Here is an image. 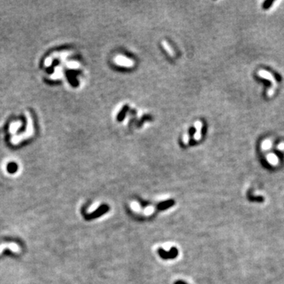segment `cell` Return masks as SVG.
<instances>
[{
  "label": "cell",
  "instance_id": "cell-1",
  "mask_svg": "<svg viewBox=\"0 0 284 284\" xmlns=\"http://www.w3.org/2000/svg\"><path fill=\"white\" fill-rule=\"evenodd\" d=\"M26 117H27V130L26 132H24V134H20L18 136H15L14 138H12L11 140V143L14 145H17V144L20 143L23 140H26L27 138H31L33 136L34 134V128H33V122H32V118L31 117L30 114L28 112H26Z\"/></svg>",
  "mask_w": 284,
  "mask_h": 284
},
{
  "label": "cell",
  "instance_id": "cell-2",
  "mask_svg": "<svg viewBox=\"0 0 284 284\" xmlns=\"http://www.w3.org/2000/svg\"><path fill=\"white\" fill-rule=\"evenodd\" d=\"M109 210H110L109 205H100L99 208H97L96 210L94 211V212H92V213L85 214V215H84V218H85L86 220H92V219H97V218L102 216L104 214H105L108 212H109Z\"/></svg>",
  "mask_w": 284,
  "mask_h": 284
},
{
  "label": "cell",
  "instance_id": "cell-3",
  "mask_svg": "<svg viewBox=\"0 0 284 284\" xmlns=\"http://www.w3.org/2000/svg\"><path fill=\"white\" fill-rule=\"evenodd\" d=\"M158 254L163 260H172L178 256V249L175 247H172L169 251H166L162 248H159L158 249Z\"/></svg>",
  "mask_w": 284,
  "mask_h": 284
},
{
  "label": "cell",
  "instance_id": "cell-4",
  "mask_svg": "<svg viewBox=\"0 0 284 284\" xmlns=\"http://www.w3.org/2000/svg\"><path fill=\"white\" fill-rule=\"evenodd\" d=\"M115 62L116 65L125 67H131L134 65V62L123 55H117L115 58Z\"/></svg>",
  "mask_w": 284,
  "mask_h": 284
},
{
  "label": "cell",
  "instance_id": "cell-5",
  "mask_svg": "<svg viewBox=\"0 0 284 284\" xmlns=\"http://www.w3.org/2000/svg\"><path fill=\"white\" fill-rule=\"evenodd\" d=\"M5 249H11L12 252H16V253H18V252H21V249L19 245H18L15 242H10V243H3L2 245H0V254L2 253L3 252V250Z\"/></svg>",
  "mask_w": 284,
  "mask_h": 284
},
{
  "label": "cell",
  "instance_id": "cell-6",
  "mask_svg": "<svg viewBox=\"0 0 284 284\" xmlns=\"http://www.w3.org/2000/svg\"><path fill=\"white\" fill-rule=\"evenodd\" d=\"M175 204V202L174 200H167V201H163V202L159 203L157 205V208H159V210H167V208L174 206Z\"/></svg>",
  "mask_w": 284,
  "mask_h": 284
},
{
  "label": "cell",
  "instance_id": "cell-7",
  "mask_svg": "<svg viewBox=\"0 0 284 284\" xmlns=\"http://www.w3.org/2000/svg\"><path fill=\"white\" fill-rule=\"evenodd\" d=\"M195 128L197 129V133H195V134H194V138H195V140L198 141L201 137V129L202 128V122H200V121L195 122Z\"/></svg>",
  "mask_w": 284,
  "mask_h": 284
},
{
  "label": "cell",
  "instance_id": "cell-8",
  "mask_svg": "<svg viewBox=\"0 0 284 284\" xmlns=\"http://www.w3.org/2000/svg\"><path fill=\"white\" fill-rule=\"evenodd\" d=\"M21 125H22V122H19V121L11 122V125H10V132H11V134H15L17 130L21 126Z\"/></svg>",
  "mask_w": 284,
  "mask_h": 284
},
{
  "label": "cell",
  "instance_id": "cell-9",
  "mask_svg": "<svg viewBox=\"0 0 284 284\" xmlns=\"http://www.w3.org/2000/svg\"><path fill=\"white\" fill-rule=\"evenodd\" d=\"M162 46H163V48H164V49L166 50L167 52V53L169 54L170 55H171V56H174L175 53H174L173 49H172V48H171V47L170 46V44H168V43L167 42V41H165V40L162 41Z\"/></svg>",
  "mask_w": 284,
  "mask_h": 284
},
{
  "label": "cell",
  "instance_id": "cell-10",
  "mask_svg": "<svg viewBox=\"0 0 284 284\" xmlns=\"http://www.w3.org/2000/svg\"><path fill=\"white\" fill-rule=\"evenodd\" d=\"M68 66L70 67V68H73V69H75V68H78L79 66V64L76 62H71L68 64Z\"/></svg>",
  "mask_w": 284,
  "mask_h": 284
},
{
  "label": "cell",
  "instance_id": "cell-11",
  "mask_svg": "<svg viewBox=\"0 0 284 284\" xmlns=\"http://www.w3.org/2000/svg\"><path fill=\"white\" fill-rule=\"evenodd\" d=\"M51 62H52V58L51 57H48V58H46L44 65H45V66H49L51 65Z\"/></svg>",
  "mask_w": 284,
  "mask_h": 284
},
{
  "label": "cell",
  "instance_id": "cell-12",
  "mask_svg": "<svg viewBox=\"0 0 284 284\" xmlns=\"http://www.w3.org/2000/svg\"><path fill=\"white\" fill-rule=\"evenodd\" d=\"M272 3H273V2H272V1H267V2H265V3H264V5H263L264 9H268V7L270 6V5H272Z\"/></svg>",
  "mask_w": 284,
  "mask_h": 284
},
{
  "label": "cell",
  "instance_id": "cell-13",
  "mask_svg": "<svg viewBox=\"0 0 284 284\" xmlns=\"http://www.w3.org/2000/svg\"><path fill=\"white\" fill-rule=\"evenodd\" d=\"M271 146V142L269 141H265L263 142V148H268Z\"/></svg>",
  "mask_w": 284,
  "mask_h": 284
},
{
  "label": "cell",
  "instance_id": "cell-14",
  "mask_svg": "<svg viewBox=\"0 0 284 284\" xmlns=\"http://www.w3.org/2000/svg\"><path fill=\"white\" fill-rule=\"evenodd\" d=\"M175 284H187V283H186L185 282H184V281L179 280V281H177V282H175Z\"/></svg>",
  "mask_w": 284,
  "mask_h": 284
},
{
  "label": "cell",
  "instance_id": "cell-15",
  "mask_svg": "<svg viewBox=\"0 0 284 284\" xmlns=\"http://www.w3.org/2000/svg\"><path fill=\"white\" fill-rule=\"evenodd\" d=\"M279 148H280V149H282V148H284V145H283V144H281L280 146H279Z\"/></svg>",
  "mask_w": 284,
  "mask_h": 284
}]
</instances>
